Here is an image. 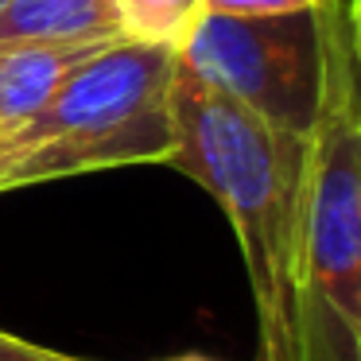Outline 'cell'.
I'll use <instances>...</instances> for the list:
<instances>
[{"label": "cell", "mask_w": 361, "mask_h": 361, "mask_svg": "<svg viewBox=\"0 0 361 361\" xmlns=\"http://www.w3.org/2000/svg\"><path fill=\"white\" fill-rule=\"evenodd\" d=\"M350 4V20H353V43H357V59H361V0H345Z\"/></svg>", "instance_id": "cell-10"}, {"label": "cell", "mask_w": 361, "mask_h": 361, "mask_svg": "<svg viewBox=\"0 0 361 361\" xmlns=\"http://www.w3.org/2000/svg\"><path fill=\"white\" fill-rule=\"evenodd\" d=\"M105 43H8L0 47V133H16L35 117L66 82Z\"/></svg>", "instance_id": "cell-5"}, {"label": "cell", "mask_w": 361, "mask_h": 361, "mask_svg": "<svg viewBox=\"0 0 361 361\" xmlns=\"http://www.w3.org/2000/svg\"><path fill=\"white\" fill-rule=\"evenodd\" d=\"M319 109L295 210L303 361H361V59L345 0H314Z\"/></svg>", "instance_id": "cell-2"}, {"label": "cell", "mask_w": 361, "mask_h": 361, "mask_svg": "<svg viewBox=\"0 0 361 361\" xmlns=\"http://www.w3.org/2000/svg\"><path fill=\"white\" fill-rule=\"evenodd\" d=\"M125 39L179 47L202 16V0H113Z\"/></svg>", "instance_id": "cell-7"}, {"label": "cell", "mask_w": 361, "mask_h": 361, "mask_svg": "<svg viewBox=\"0 0 361 361\" xmlns=\"http://www.w3.org/2000/svg\"><path fill=\"white\" fill-rule=\"evenodd\" d=\"M117 39H125V27L113 0H8L0 12V47Z\"/></svg>", "instance_id": "cell-6"}, {"label": "cell", "mask_w": 361, "mask_h": 361, "mask_svg": "<svg viewBox=\"0 0 361 361\" xmlns=\"http://www.w3.org/2000/svg\"><path fill=\"white\" fill-rule=\"evenodd\" d=\"M175 152L167 167L190 175L226 210L249 272L257 361L299 357L295 210L307 140L276 133L252 109L179 63L171 86Z\"/></svg>", "instance_id": "cell-1"}, {"label": "cell", "mask_w": 361, "mask_h": 361, "mask_svg": "<svg viewBox=\"0 0 361 361\" xmlns=\"http://www.w3.org/2000/svg\"><path fill=\"white\" fill-rule=\"evenodd\" d=\"M4 4H8V0H0V12H4Z\"/></svg>", "instance_id": "cell-12"}, {"label": "cell", "mask_w": 361, "mask_h": 361, "mask_svg": "<svg viewBox=\"0 0 361 361\" xmlns=\"http://www.w3.org/2000/svg\"><path fill=\"white\" fill-rule=\"evenodd\" d=\"M167 361H210V357H167Z\"/></svg>", "instance_id": "cell-11"}, {"label": "cell", "mask_w": 361, "mask_h": 361, "mask_svg": "<svg viewBox=\"0 0 361 361\" xmlns=\"http://www.w3.org/2000/svg\"><path fill=\"white\" fill-rule=\"evenodd\" d=\"M307 8H314V0H202V12H221V16H283Z\"/></svg>", "instance_id": "cell-8"}, {"label": "cell", "mask_w": 361, "mask_h": 361, "mask_svg": "<svg viewBox=\"0 0 361 361\" xmlns=\"http://www.w3.org/2000/svg\"><path fill=\"white\" fill-rule=\"evenodd\" d=\"M0 361H94V357H74V353L51 350V345L27 342V338H20V334L0 330Z\"/></svg>", "instance_id": "cell-9"}, {"label": "cell", "mask_w": 361, "mask_h": 361, "mask_svg": "<svg viewBox=\"0 0 361 361\" xmlns=\"http://www.w3.org/2000/svg\"><path fill=\"white\" fill-rule=\"evenodd\" d=\"M175 71L179 47L167 43L97 47L27 125L0 133V195L105 167L167 164Z\"/></svg>", "instance_id": "cell-3"}, {"label": "cell", "mask_w": 361, "mask_h": 361, "mask_svg": "<svg viewBox=\"0 0 361 361\" xmlns=\"http://www.w3.org/2000/svg\"><path fill=\"white\" fill-rule=\"evenodd\" d=\"M179 63L226 90L260 121L307 140L319 109V27L314 8L283 16L202 12L179 43Z\"/></svg>", "instance_id": "cell-4"}]
</instances>
